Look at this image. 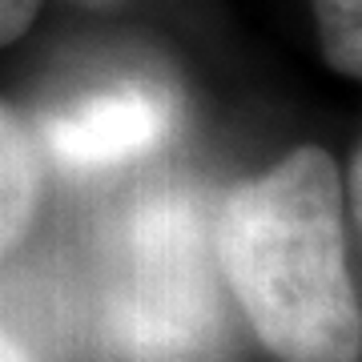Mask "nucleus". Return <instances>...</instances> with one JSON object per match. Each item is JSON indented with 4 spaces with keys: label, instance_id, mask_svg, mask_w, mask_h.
Wrapping results in <instances>:
<instances>
[{
    "label": "nucleus",
    "instance_id": "obj_1",
    "mask_svg": "<svg viewBox=\"0 0 362 362\" xmlns=\"http://www.w3.org/2000/svg\"><path fill=\"white\" fill-rule=\"evenodd\" d=\"M218 262L278 362H358L362 314L346 266L334 157L294 149L242 181L218 214Z\"/></svg>",
    "mask_w": 362,
    "mask_h": 362
},
{
    "label": "nucleus",
    "instance_id": "obj_2",
    "mask_svg": "<svg viewBox=\"0 0 362 362\" xmlns=\"http://www.w3.org/2000/svg\"><path fill=\"white\" fill-rule=\"evenodd\" d=\"M101 338L117 362H209L221 342L202 209L157 194L129 209L113 242Z\"/></svg>",
    "mask_w": 362,
    "mask_h": 362
},
{
    "label": "nucleus",
    "instance_id": "obj_3",
    "mask_svg": "<svg viewBox=\"0 0 362 362\" xmlns=\"http://www.w3.org/2000/svg\"><path fill=\"white\" fill-rule=\"evenodd\" d=\"M177 125V105L161 85L121 81L45 117V145L65 169L93 173L153 153Z\"/></svg>",
    "mask_w": 362,
    "mask_h": 362
},
{
    "label": "nucleus",
    "instance_id": "obj_4",
    "mask_svg": "<svg viewBox=\"0 0 362 362\" xmlns=\"http://www.w3.org/2000/svg\"><path fill=\"white\" fill-rule=\"evenodd\" d=\"M40 197V161L28 129L0 105V254L25 238Z\"/></svg>",
    "mask_w": 362,
    "mask_h": 362
},
{
    "label": "nucleus",
    "instance_id": "obj_5",
    "mask_svg": "<svg viewBox=\"0 0 362 362\" xmlns=\"http://www.w3.org/2000/svg\"><path fill=\"white\" fill-rule=\"evenodd\" d=\"M314 21L330 69L362 81V0H314Z\"/></svg>",
    "mask_w": 362,
    "mask_h": 362
},
{
    "label": "nucleus",
    "instance_id": "obj_6",
    "mask_svg": "<svg viewBox=\"0 0 362 362\" xmlns=\"http://www.w3.org/2000/svg\"><path fill=\"white\" fill-rule=\"evenodd\" d=\"M40 0H0V45H8L33 25Z\"/></svg>",
    "mask_w": 362,
    "mask_h": 362
},
{
    "label": "nucleus",
    "instance_id": "obj_7",
    "mask_svg": "<svg viewBox=\"0 0 362 362\" xmlns=\"http://www.w3.org/2000/svg\"><path fill=\"white\" fill-rule=\"evenodd\" d=\"M0 362H33V354H28L4 326H0Z\"/></svg>",
    "mask_w": 362,
    "mask_h": 362
},
{
    "label": "nucleus",
    "instance_id": "obj_8",
    "mask_svg": "<svg viewBox=\"0 0 362 362\" xmlns=\"http://www.w3.org/2000/svg\"><path fill=\"white\" fill-rule=\"evenodd\" d=\"M350 194H354V218L362 226V145L354 153V169H350Z\"/></svg>",
    "mask_w": 362,
    "mask_h": 362
}]
</instances>
